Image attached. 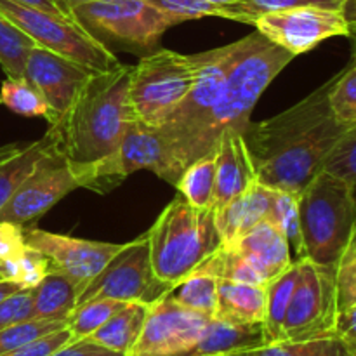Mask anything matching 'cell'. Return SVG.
Listing matches in <instances>:
<instances>
[{
  "mask_svg": "<svg viewBox=\"0 0 356 356\" xmlns=\"http://www.w3.org/2000/svg\"><path fill=\"white\" fill-rule=\"evenodd\" d=\"M332 79L282 113L259 124L250 122L243 136L261 183L301 195L322 172L329 153L348 131L330 111Z\"/></svg>",
  "mask_w": 356,
  "mask_h": 356,
  "instance_id": "1",
  "label": "cell"
},
{
  "mask_svg": "<svg viewBox=\"0 0 356 356\" xmlns=\"http://www.w3.org/2000/svg\"><path fill=\"white\" fill-rule=\"evenodd\" d=\"M66 327V322H56V320H38L30 318L24 322L14 323L7 329L0 330V356L10 353L31 341L38 339L42 336L54 332V330Z\"/></svg>",
  "mask_w": 356,
  "mask_h": 356,
  "instance_id": "35",
  "label": "cell"
},
{
  "mask_svg": "<svg viewBox=\"0 0 356 356\" xmlns=\"http://www.w3.org/2000/svg\"><path fill=\"white\" fill-rule=\"evenodd\" d=\"M233 249L238 250L252 264L266 284L296 263L287 240L270 219H264L250 228Z\"/></svg>",
  "mask_w": 356,
  "mask_h": 356,
  "instance_id": "19",
  "label": "cell"
},
{
  "mask_svg": "<svg viewBox=\"0 0 356 356\" xmlns=\"http://www.w3.org/2000/svg\"><path fill=\"white\" fill-rule=\"evenodd\" d=\"M156 9L177 17L179 21L200 19L205 16H218L221 13V7L212 6L205 0H146Z\"/></svg>",
  "mask_w": 356,
  "mask_h": 356,
  "instance_id": "39",
  "label": "cell"
},
{
  "mask_svg": "<svg viewBox=\"0 0 356 356\" xmlns=\"http://www.w3.org/2000/svg\"><path fill=\"white\" fill-rule=\"evenodd\" d=\"M211 316L177 305L169 292L152 302L129 356H176L197 341Z\"/></svg>",
  "mask_w": 356,
  "mask_h": 356,
  "instance_id": "14",
  "label": "cell"
},
{
  "mask_svg": "<svg viewBox=\"0 0 356 356\" xmlns=\"http://www.w3.org/2000/svg\"><path fill=\"white\" fill-rule=\"evenodd\" d=\"M299 278L284 322V343L336 336L339 315L336 268L309 259L298 261Z\"/></svg>",
  "mask_w": 356,
  "mask_h": 356,
  "instance_id": "10",
  "label": "cell"
},
{
  "mask_svg": "<svg viewBox=\"0 0 356 356\" xmlns=\"http://www.w3.org/2000/svg\"><path fill=\"white\" fill-rule=\"evenodd\" d=\"M299 278V263L278 275L266 285V315H264V336L266 344L284 343V322Z\"/></svg>",
  "mask_w": 356,
  "mask_h": 356,
  "instance_id": "25",
  "label": "cell"
},
{
  "mask_svg": "<svg viewBox=\"0 0 356 356\" xmlns=\"http://www.w3.org/2000/svg\"><path fill=\"white\" fill-rule=\"evenodd\" d=\"M13 2L21 3V6H28V7H33V9H40L45 10V13H51V14H58V16H65L70 17L61 7L58 6L56 0H13Z\"/></svg>",
  "mask_w": 356,
  "mask_h": 356,
  "instance_id": "45",
  "label": "cell"
},
{
  "mask_svg": "<svg viewBox=\"0 0 356 356\" xmlns=\"http://www.w3.org/2000/svg\"><path fill=\"white\" fill-rule=\"evenodd\" d=\"M197 56L159 49L131 68L129 96L136 118L148 127H162L184 101L197 79Z\"/></svg>",
  "mask_w": 356,
  "mask_h": 356,
  "instance_id": "7",
  "label": "cell"
},
{
  "mask_svg": "<svg viewBox=\"0 0 356 356\" xmlns=\"http://www.w3.org/2000/svg\"><path fill=\"white\" fill-rule=\"evenodd\" d=\"M90 70L56 52L35 45L24 63V79L42 94L49 108L45 120L56 124L73 103Z\"/></svg>",
  "mask_w": 356,
  "mask_h": 356,
  "instance_id": "16",
  "label": "cell"
},
{
  "mask_svg": "<svg viewBox=\"0 0 356 356\" xmlns=\"http://www.w3.org/2000/svg\"><path fill=\"white\" fill-rule=\"evenodd\" d=\"M356 186L334 174H316L299 195L306 259L334 266L353 243L356 232Z\"/></svg>",
  "mask_w": 356,
  "mask_h": 356,
  "instance_id": "5",
  "label": "cell"
},
{
  "mask_svg": "<svg viewBox=\"0 0 356 356\" xmlns=\"http://www.w3.org/2000/svg\"><path fill=\"white\" fill-rule=\"evenodd\" d=\"M218 356H254L252 351H236V353H226V355H218Z\"/></svg>",
  "mask_w": 356,
  "mask_h": 356,
  "instance_id": "52",
  "label": "cell"
},
{
  "mask_svg": "<svg viewBox=\"0 0 356 356\" xmlns=\"http://www.w3.org/2000/svg\"><path fill=\"white\" fill-rule=\"evenodd\" d=\"M329 106L337 124L346 129L356 125V66L353 63L334 75Z\"/></svg>",
  "mask_w": 356,
  "mask_h": 356,
  "instance_id": "34",
  "label": "cell"
},
{
  "mask_svg": "<svg viewBox=\"0 0 356 356\" xmlns=\"http://www.w3.org/2000/svg\"><path fill=\"white\" fill-rule=\"evenodd\" d=\"M51 148H54V139L49 132L37 141L13 143L0 148V211Z\"/></svg>",
  "mask_w": 356,
  "mask_h": 356,
  "instance_id": "21",
  "label": "cell"
},
{
  "mask_svg": "<svg viewBox=\"0 0 356 356\" xmlns=\"http://www.w3.org/2000/svg\"><path fill=\"white\" fill-rule=\"evenodd\" d=\"M322 170L356 186V125L341 136V139L327 156Z\"/></svg>",
  "mask_w": 356,
  "mask_h": 356,
  "instance_id": "36",
  "label": "cell"
},
{
  "mask_svg": "<svg viewBox=\"0 0 356 356\" xmlns=\"http://www.w3.org/2000/svg\"><path fill=\"white\" fill-rule=\"evenodd\" d=\"M341 13L346 17L348 23H356V0H344Z\"/></svg>",
  "mask_w": 356,
  "mask_h": 356,
  "instance_id": "47",
  "label": "cell"
},
{
  "mask_svg": "<svg viewBox=\"0 0 356 356\" xmlns=\"http://www.w3.org/2000/svg\"><path fill=\"white\" fill-rule=\"evenodd\" d=\"M56 2H58V6L61 7L70 17H72V10L75 9V7L82 6V3H87V2H94V0H56Z\"/></svg>",
  "mask_w": 356,
  "mask_h": 356,
  "instance_id": "48",
  "label": "cell"
},
{
  "mask_svg": "<svg viewBox=\"0 0 356 356\" xmlns=\"http://www.w3.org/2000/svg\"><path fill=\"white\" fill-rule=\"evenodd\" d=\"M72 341L73 337L70 330L63 327V329L54 330V332L47 334V336L38 337V339L31 341V343L24 344V346L2 356H49L54 353V351H58L59 348L65 346V344L72 343Z\"/></svg>",
  "mask_w": 356,
  "mask_h": 356,
  "instance_id": "41",
  "label": "cell"
},
{
  "mask_svg": "<svg viewBox=\"0 0 356 356\" xmlns=\"http://www.w3.org/2000/svg\"><path fill=\"white\" fill-rule=\"evenodd\" d=\"M30 318H33V292L31 289H21L0 301V330Z\"/></svg>",
  "mask_w": 356,
  "mask_h": 356,
  "instance_id": "40",
  "label": "cell"
},
{
  "mask_svg": "<svg viewBox=\"0 0 356 356\" xmlns=\"http://www.w3.org/2000/svg\"><path fill=\"white\" fill-rule=\"evenodd\" d=\"M275 193L277 190L257 179L233 200L214 211V221L221 245L233 247L250 228L268 219Z\"/></svg>",
  "mask_w": 356,
  "mask_h": 356,
  "instance_id": "18",
  "label": "cell"
},
{
  "mask_svg": "<svg viewBox=\"0 0 356 356\" xmlns=\"http://www.w3.org/2000/svg\"><path fill=\"white\" fill-rule=\"evenodd\" d=\"M284 344L287 356H356V351L337 336Z\"/></svg>",
  "mask_w": 356,
  "mask_h": 356,
  "instance_id": "38",
  "label": "cell"
},
{
  "mask_svg": "<svg viewBox=\"0 0 356 356\" xmlns=\"http://www.w3.org/2000/svg\"><path fill=\"white\" fill-rule=\"evenodd\" d=\"M344 0H242L238 3L221 7L219 17L252 24L254 19L268 13L296 9V7H323V9H343Z\"/></svg>",
  "mask_w": 356,
  "mask_h": 356,
  "instance_id": "29",
  "label": "cell"
},
{
  "mask_svg": "<svg viewBox=\"0 0 356 356\" xmlns=\"http://www.w3.org/2000/svg\"><path fill=\"white\" fill-rule=\"evenodd\" d=\"M33 292V318L66 322L76 305L82 287L68 275L51 268Z\"/></svg>",
  "mask_w": 356,
  "mask_h": 356,
  "instance_id": "23",
  "label": "cell"
},
{
  "mask_svg": "<svg viewBox=\"0 0 356 356\" xmlns=\"http://www.w3.org/2000/svg\"><path fill=\"white\" fill-rule=\"evenodd\" d=\"M294 56L259 31L240 38L219 99L202 131L197 159L214 152L225 131L245 132L257 101ZM195 159V160H197Z\"/></svg>",
  "mask_w": 356,
  "mask_h": 356,
  "instance_id": "3",
  "label": "cell"
},
{
  "mask_svg": "<svg viewBox=\"0 0 356 356\" xmlns=\"http://www.w3.org/2000/svg\"><path fill=\"white\" fill-rule=\"evenodd\" d=\"M51 268V261L44 254L26 245L16 256L0 261V280L13 282L21 289H33Z\"/></svg>",
  "mask_w": 356,
  "mask_h": 356,
  "instance_id": "30",
  "label": "cell"
},
{
  "mask_svg": "<svg viewBox=\"0 0 356 356\" xmlns=\"http://www.w3.org/2000/svg\"><path fill=\"white\" fill-rule=\"evenodd\" d=\"M268 219L285 236L296 263L306 259L301 233V219H299V193L277 190Z\"/></svg>",
  "mask_w": 356,
  "mask_h": 356,
  "instance_id": "28",
  "label": "cell"
},
{
  "mask_svg": "<svg viewBox=\"0 0 356 356\" xmlns=\"http://www.w3.org/2000/svg\"><path fill=\"white\" fill-rule=\"evenodd\" d=\"M156 280L179 284L221 247L212 209H197L176 197L146 232Z\"/></svg>",
  "mask_w": 356,
  "mask_h": 356,
  "instance_id": "4",
  "label": "cell"
},
{
  "mask_svg": "<svg viewBox=\"0 0 356 356\" xmlns=\"http://www.w3.org/2000/svg\"><path fill=\"white\" fill-rule=\"evenodd\" d=\"M218 156H216V183L212 197V211L242 193L254 181H257L256 169L250 159L243 132L225 131L219 138Z\"/></svg>",
  "mask_w": 356,
  "mask_h": 356,
  "instance_id": "17",
  "label": "cell"
},
{
  "mask_svg": "<svg viewBox=\"0 0 356 356\" xmlns=\"http://www.w3.org/2000/svg\"><path fill=\"white\" fill-rule=\"evenodd\" d=\"M72 17L99 40L108 37L132 51L152 52L177 17L146 0H94L72 10Z\"/></svg>",
  "mask_w": 356,
  "mask_h": 356,
  "instance_id": "9",
  "label": "cell"
},
{
  "mask_svg": "<svg viewBox=\"0 0 356 356\" xmlns=\"http://www.w3.org/2000/svg\"><path fill=\"white\" fill-rule=\"evenodd\" d=\"M205 2L212 3V6L225 7V6H232V3H238V2H242V0H205Z\"/></svg>",
  "mask_w": 356,
  "mask_h": 356,
  "instance_id": "51",
  "label": "cell"
},
{
  "mask_svg": "<svg viewBox=\"0 0 356 356\" xmlns=\"http://www.w3.org/2000/svg\"><path fill=\"white\" fill-rule=\"evenodd\" d=\"M254 356H287V351H285L284 343H275L254 350Z\"/></svg>",
  "mask_w": 356,
  "mask_h": 356,
  "instance_id": "46",
  "label": "cell"
},
{
  "mask_svg": "<svg viewBox=\"0 0 356 356\" xmlns=\"http://www.w3.org/2000/svg\"><path fill=\"white\" fill-rule=\"evenodd\" d=\"M263 346H266L263 323H235L212 316L197 341L176 356H218Z\"/></svg>",
  "mask_w": 356,
  "mask_h": 356,
  "instance_id": "20",
  "label": "cell"
},
{
  "mask_svg": "<svg viewBox=\"0 0 356 356\" xmlns=\"http://www.w3.org/2000/svg\"><path fill=\"white\" fill-rule=\"evenodd\" d=\"M24 242L51 261L52 268L68 275L72 280L86 287L124 247V243L96 242V240L73 238L68 235L45 232L24 226Z\"/></svg>",
  "mask_w": 356,
  "mask_h": 356,
  "instance_id": "15",
  "label": "cell"
},
{
  "mask_svg": "<svg viewBox=\"0 0 356 356\" xmlns=\"http://www.w3.org/2000/svg\"><path fill=\"white\" fill-rule=\"evenodd\" d=\"M169 289V285L156 280L153 273L148 236L143 233L139 238L124 243L110 263L83 287L79 296V305L94 298L152 305Z\"/></svg>",
  "mask_w": 356,
  "mask_h": 356,
  "instance_id": "11",
  "label": "cell"
},
{
  "mask_svg": "<svg viewBox=\"0 0 356 356\" xmlns=\"http://www.w3.org/2000/svg\"><path fill=\"white\" fill-rule=\"evenodd\" d=\"M0 14L24 31L35 45L72 59L90 72H104L120 63L103 42L73 17L21 6L13 0H0Z\"/></svg>",
  "mask_w": 356,
  "mask_h": 356,
  "instance_id": "8",
  "label": "cell"
},
{
  "mask_svg": "<svg viewBox=\"0 0 356 356\" xmlns=\"http://www.w3.org/2000/svg\"><path fill=\"white\" fill-rule=\"evenodd\" d=\"M266 315V285L219 280L214 318L235 323H263Z\"/></svg>",
  "mask_w": 356,
  "mask_h": 356,
  "instance_id": "22",
  "label": "cell"
},
{
  "mask_svg": "<svg viewBox=\"0 0 356 356\" xmlns=\"http://www.w3.org/2000/svg\"><path fill=\"white\" fill-rule=\"evenodd\" d=\"M218 285L219 278L216 275L197 268L167 292L177 305L212 318L218 306Z\"/></svg>",
  "mask_w": 356,
  "mask_h": 356,
  "instance_id": "26",
  "label": "cell"
},
{
  "mask_svg": "<svg viewBox=\"0 0 356 356\" xmlns=\"http://www.w3.org/2000/svg\"><path fill=\"white\" fill-rule=\"evenodd\" d=\"M21 291L19 285L13 284V282H6V280H0V301H3L6 298H9L10 294L14 292Z\"/></svg>",
  "mask_w": 356,
  "mask_h": 356,
  "instance_id": "49",
  "label": "cell"
},
{
  "mask_svg": "<svg viewBox=\"0 0 356 356\" xmlns=\"http://www.w3.org/2000/svg\"><path fill=\"white\" fill-rule=\"evenodd\" d=\"M35 42L0 14V66L9 79H23L24 63Z\"/></svg>",
  "mask_w": 356,
  "mask_h": 356,
  "instance_id": "31",
  "label": "cell"
},
{
  "mask_svg": "<svg viewBox=\"0 0 356 356\" xmlns=\"http://www.w3.org/2000/svg\"><path fill=\"white\" fill-rule=\"evenodd\" d=\"M336 291L339 312L356 305V245L353 243L336 264Z\"/></svg>",
  "mask_w": 356,
  "mask_h": 356,
  "instance_id": "37",
  "label": "cell"
},
{
  "mask_svg": "<svg viewBox=\"0 0 356 356\" xmlns=\"http://www.w3.org/2000/svg\"><path fill=\"white\" fill-rule=\"evenodd\" d=\"M148 308L149 305H145V302H125L104 325H101L87 339L108 350L129 356L136 341L139 339L146 315H148Z\"/></svg>",
  "mask_w": 356,
  "mask_h": 356,
  "instance_id": "24",
  "label": "cell"
},
{
  "mask_svg": "<svg viewBox=\"0 0 356 356\" xmlns=\"http://www.w3.org/2000/svg\"><path fill=\"white\" fill-rule=\"evenodd\" d=\"M353 245H356V232H355V236H353Z\"/></svg>",
  "mask_w": 356,
  "mask_h": 356,
  "instance_id": "53",
  "label": "cell"
},
{
  "mask_svg": "<svg viewBox=\"0 0 356 356\" xmlns=\"http://www.w3.org/2000/svg\"><path fill=\"white\" fill-rule=\"evenodd\" d=\"M0 104L9 108L21 117H44L47 118L49 108L42 94L28 82L26 79L3 80L0 87Z\"/></svg>",
  "mask_w": 356,
  "mask_h": 356,
  "instance_id": "33",
  "label": "cell"
},
{
  "mask_svg": "<svg viewBox=\"0 0 356 356\" xmlns=\"http://www.w3.org/2000/svg\"><path fill=\"white\" fill-rule=\"evenodd\" d=\"M216 156L218 149L191 162L176 183V190L190 205L211 209L216 183Z\"/></svg>",
  "mask_w": 356,
  "mask_h": 356,
  "instance_id": "27",
  "label": "cell"
},
{
  "mask_svg": "<svg viewBox=\"0 0 356 356\" xmlns=\"http://www.w3.org/2000/svg\"><path fill=\"white\" fill-rule=\"evenodd\" d=\"M252 24L259 33L294 58L306 54L329 38L350 35V23L343 13L323 7H296L268 13L254 19Z\"/></svg>",
  "mask_w": 356,
  "mask_h": 356,
  "instance_id": "13",
  "label": "cell"
},
{
  "mask_svg": "<svg viewBox=\"0 0 356 356\" xmlns=\"http://www.w3.org/2000/svg\"><path fill=\"white\" fill-rule=\"evenodd\" d=\"M336 336L341 337L351 350L356 351V305L339 312L336 322Z\"/></svg>",
  "mask_w": 356,
  "mask_h": 356,
  "instance_id": "44",
  "label": "cell"
},
{
  "mask_svg": "<svg viewBox=\"0 0 356 356\" xmlns=\"http://www.w3.org/2000/svg\"><path fill=\"white\" fill-rule=\"evenodd\" d=\"M49 356H125L99 346L90 339H75Z\"/></svg>",
  "mask_w": 356,
  "mask_h": 356,
  "instance_id": "43",
  "label": "cell"
},
{
  "mask_svg": "<svg viewBox=\"0 0 356 356\" xmlns=\"http://www.w3.org/2000/svg\"><path fill=\"white\" fill-rule=\"evenodd\" d=\"M24 247V226L0 221V261L16 256Z\"/></svg>",
  "mask_w": 356,
  "mask_h": 356,
  "instance_id": "42",
  "label": "cell"
},
{
  "mask_svg": "<svg viewBox=\"0 0 356 356\" xmlns=\"http://www.w3.org/2000/svg\"><path fill=\"white\" fill-rule=\"evenodd\" d=\"M131 65L92 72L68 110L49 125L54 146L70 165H86L120 146L136 118L129 96Z\"/></svg>",
  "mask_w": 356,
  "mask_h": 356,
  "instance_id": "2",
  "label": "cell"
},
{
  "mask_svg": "<svg viewBox=\"0 0 356 356\" xmlns=\"http://www.w3.org/2000/svg\"><path fill=\"white\" fill-rule=\"evenodd\" d=\"M125 302L108 298H94L82 302L66 320V329L75 339H87L92 336L101 325L108 322Z\"/></svg>",
  "mask_w": 356,
  "mask_h": 356,
  "instance_id": "32",
  "label": "cell"
},
{
  "mask_svg": "<svg viewBox=\"0 0 356 356\" xmlns=\"http://www.w3.org/2000/svg\"><path fill=\"white\" fill-rule=\"evenodd\" d=\"M79 186L68 160L54 148L37 162L26 179L0 211V221L28 226L51 211Z\"/></svg>",
  "mask_w": 356,
  "mask_h": 356,
  "instance_id": "12",
  "label": "cell"
},
{
  "mask_svg": "<svg viewBox=\"0 0 356 356\" xmlns=\"http://www.w3.org/2000/svg\"><path fill=\"white\" fill-rule=\"evenodd\" d=\"M348 38L351 40V49H353V65L356 66V23L350 24V35Z\"/></svg>",
  "mask_w": 356,
  "mask_h": 356,
  "instance_id": "50",
  "label": "cell"
},
{
  "mask_svg": "<svg viewBox=\"0 0 356 356\" xmlns=\"http://www.w3.org/2000/svg\"><path fill=\"white\" fill-rule=\"evenodd\" d=\"M80 188L96 193H110L136 170H152L160 179L176 186L181 172L169 141L159 127H148L136 120L110 155L86 165H70Z\"/></svg>",
  "mask_w": 356,
  "mask_h": 356,
  "instance_id": "6",
  "label": "cell"
}]
</instances>
